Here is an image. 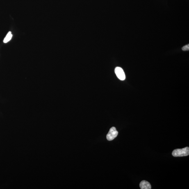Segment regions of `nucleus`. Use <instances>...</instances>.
I'll return each instance as SVG.
<instances>
[{"instance_id": "f257e3e1", "label": "nucleus", "mask_w": 189, "mask_h": 189, "mask_svg": "<svg viewBox=\"0 0 189 189\" xmlns=\"http://www.w3.org/2000/svg\"><path fill=\"white\" fill-rule=\"evenodd\" d=\"M172 154L174 157L188 156L189 154V148L187 147L183 149L174 150L172 152Z\"/></svg>"}, {"instance_id": "f03ea898", "label": "nucleus", "mask_w": 189, "mask_h": 189, "mask_svg": "<svg viewBox=\"0 0 189 189\" xmlns=\"http://www.w3.org/2000/svg\"><path fill=\"white\" fill-rule=\"evenodd\" d=\"M118 133V132L117 131L116 128L112 127L106 135V138L109 141L113 140L117 137Z\"/></svg>"}, {"instance_id": "7ed1b4c3", "label": "nucleus", "mask_w": 189, "mask_h": 189, "mask_svg": "<svg viewBox=\"0 0 189 189\" xmlns=\"http://www.w3.org/2000/svg\"><path fill=\"white\" fill-rule=\"evenodd\" d=\"M115 73L119 80L123 81L126 79L125 74L123 69L121 67H117L115 69Z\"/></svg>"}, {"instance_id": "20e7f679", "label": "nucleus", "mask_w": 189, "mask_h": 189, "mask_svg": "<svg viewBox=\"0 0 189 189\" xmlns=\"http://www.w3.org/2000/svg\"><path fill=\"white\" fill-rule=\"evenodd\" d=\"M140 186V189H151V188L150 183L145 181H143L141 182Z\"/></svg>"}, {"instance_id": "39448f33", "label": "nucleus", "mask_w": 189, "mask_h": 189, "mask_svg": "<svg viewBox=\"0 0 189 189\" xmlns=\"http://www.w3.org/2000/svg\"><path fill=\"white\" fill-rule=\"evenodd\" d=\"M12 37V35L11 32H9L8 34L6 35V37H5L4 40L3 42L5 43H6L8 42L9 41L11 40Z\"/></svg>"}, {"instance_id": "423d86ee", "label": "nucleus", "mask_w": 189, "mask_h": 189, "mask_svg": "<svg viewBox=\"0 0 189 189\" xmlns=\"http://www.w3.org/2000/svg\"><path fill=\"white\" fill-rule=\"evenodd\" d=\"M182 50L183 51H188L189 50V44H188L187 45H185L182 48Z\"/></svg>"}]
</instances>
